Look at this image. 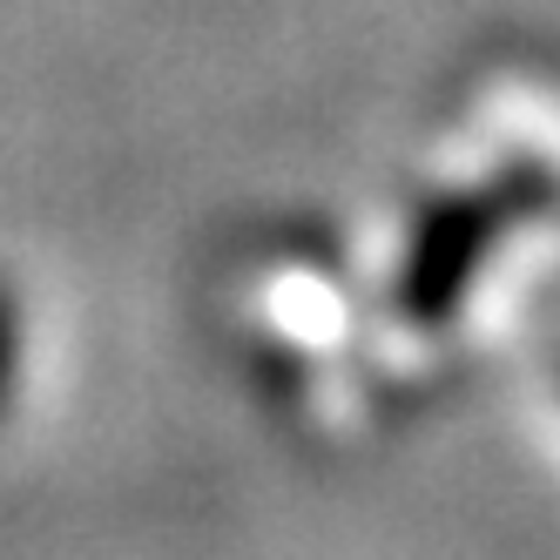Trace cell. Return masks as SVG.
I'll use <instances>...</instances> for the list:
<instances>
[{
	"label": "cell",
	"instance_id": "1",
	"mask_svg": "<svg viewBox=\"0 0 560 560\" xmlns=\"http://www.w3.org/2000/svg\"><path fill=\"white\" fill-rule=\"evenodd\" d=\"M14 378H21V311H14V291L0 284V412L14 398Z\"/></svg>",
	"mask_w": 560,
	"mask_h": 560
}]
</instances>
